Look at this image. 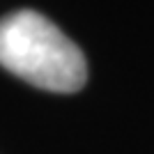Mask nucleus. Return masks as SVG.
<instances>
[{
	"mask_svg": "<svg viewBox=\"0 0 154 154\" xmlns=\"http://www.w3.org/2000/svg\"><path fill=\"white\" fill-rule=\"evenodd\" d=\"M0 64L48 92H78L88 81L83 51L53 21L32 9L0 19Z\"/></svg>",
	"mask_w": 154,
	"mask_h": 154,
	"instance_id": "obj_1",
	"label": "nucleus"
}]
</instances>
